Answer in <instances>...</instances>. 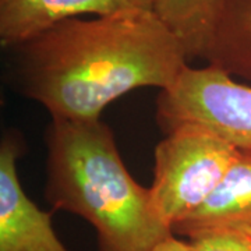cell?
Segmentation results:
<instances>
[{
    "label": "cell",
    "mask_w": 251,
    "mask_h": 251,
    "mask_svg": "<svg viewBox=\"0 0 251 251\" xmlns=\"http://www.w3.org/2000/svg\"><path fill=\"white\" fill-rule=\"evenodd\" d=\"M21 138L7 133L0 144V251H70L54 233L52 212L42 211L20 183Z\"/></svg>",
    "instance_id": "cell-5"
},
{
    "label": "cell",
    "mask_w": 251,
    "mask_h": 251,
    "mask_svg": "<svg viewBox=\"0 0 251 251\" xmlns=\"http://www.w3.org/2000/svg\"><path fill=\"white\" fill-rule=\"evenodd\" d=\"M11 49L18 91L66 120H98L137 88L166 90L188 64L177 36L141 7L64 20Z\"/></svg>",
    "instance_id": "cell-1"
},
{
    "label": "cell",
    "mask_w": 251,
    "mask_h": 251,
    "mask_svg": "<svg viewBox=\"0 0 251 251\" xmlns=\"http://www.w3.org/2000/svg\"><path fill=\"white\" fill-rule=\"evenodd\" d=\"M156 119L168 133L183 123H196L215 131L239 150H251V84L208 64H187L176 82L161 91Z\"/></svg>",
    "instance_id": "cell-4"
},
{
    "label": "cell",
    "mask_w": 251,
    "mask_h": 251,
    "mask_svg": "<svg viewBox=\"0 0 251 251\" xmlns=\"http://www.w3.org/2000/svg\"><path fill=\"white\" fill-rule=\"evenodd\" d=\"M204 60L251 84V0H224Z\"/></svg>",
    "instance_id": "cell-8"
},
{
    "label": "cell",
    "mask_w": 251,
    "mask_h": 251,
    "mask_svg": "<svg viewBox=\"0 0 251 251\" xmlns=\"http://www.w3.org/2000/svg\"><path fill=\"white\" fill-rule=\"evenodd\" d=\"M187 251H251L249 229H214L187 239Z\"/></svg>",
    "instance_id": "cell-10"
},
{
    "label": "cell",
    "mask_w": 251,
    "mask_h": 251,
    "mask_svg": "<svg viewBox=\"0 0 251 251\" xmlns=\"http://www.w3.org/2000/svg\"><path fill=\"white\" fill-rule=\"evenodd\" d=\"M131 3H133V6H135V7L152 10L155 0H131Z\"/></svg>",
    "instance_id": "cell-12"
},
{
    "label": "cell",
    "mask_w": 251,
    "mask_h": 251,
    "mask_svg": "<svg viewBox=\"0 0 251 251\" xmlns=\"http://www.w3.org/2000/svg\"><path fill=\"white\" fill-rule=\"evenodd\" d=\"M249 230H250V233H251V227H250V229H249Z\"/></svg>",
    "instance_id": "cell-13"
},
{
    "label": "cell",
    "mask_w": 251,
    "mask_h": 251,
    "mask_svg": "<svg viewBox=\"0 0 251 251\" xmlns=\"http://www.w3.org/2000/svg\"><path fill=\"white\" fill-rule=\"evenodd\" d=\"M128 7H135L131 0H0V44L14 48L64 20Z\"/></svg>",
    "instance_id": "cell-6"
},
{
    "label": "cell",
    "mask_w": 251,
    "mask_h": 251,
    "mask_svg": "<svg viewBox=\"0 0 251 251\" xmlns=\"http://www.w3.org/2000/svg\"><path fill=\"white\" fill-rule=\"evenodd\" d=\"M151 251H187V240H180L176 234H172L168 239L158 243Z\"/></svg>",
    "instance_id": "cell-11"
},
{
    "label": "cell",
    "mask_w": 251,
    "mask_h": 251,
    "mask_svg": "<svg viewBox=\"0 0 251 251\" xmlns=\"http://www.w3.org/2000/svg\"><path fill=\"white\" fill-rule=\"evenodd\" d=\"M224 0H155L153 11L177 36L187 59L205 57Z\"/></svg>",
    "instance_id": "cell-9"
},
{
    "label": "cell",
    "mask_w": 251,
    "mask_h": 251,
    "mask_svg": "<svg viewBox=\"0 0 251 251\" xmlns=\"http://www.w3.org/2000/svg\"><path fill=\"white\" fill-rule=\"evenodd\" d=\"M46 143V201L54 211L88 221L98 251H151L173 234L155 212L150 187L126 169L113 133L100 119H52Z\"/></svg>",
    "instance_id": "cell-2"
},
{
    "label": "cell",
    "mask_w": 251,
    "mask_h": 251,
    "mask_svg": "<svg viewBox=\"0 0 251 251\" xmlns=\"http://www.w3.org/2000/svg\"><path fill=\"white\" fill-rule=\"evenodd\" d=\"M251 227V150H239L214 193L177 224L173 234L191 237L214 229Z\"/></svg>",
    "instance_id": "cell-7"
},
{
    "label": "cell",
    "mask_w": 251,
    "mask_h": 251,
    "mask_svg": "<svg viewBox=\"0 0 251 251\" xmlns=\"http://www.w3.org/2000/svg\"><path fill=\"white\" fill-rule=\"evenodd\" d=\"M166 134L155 148L150 191L155 212L172 229L214 193L239 148L196 123L176 126Z\"/></svg>",
    "instance_id": "cell-3"
}]
</instances>
